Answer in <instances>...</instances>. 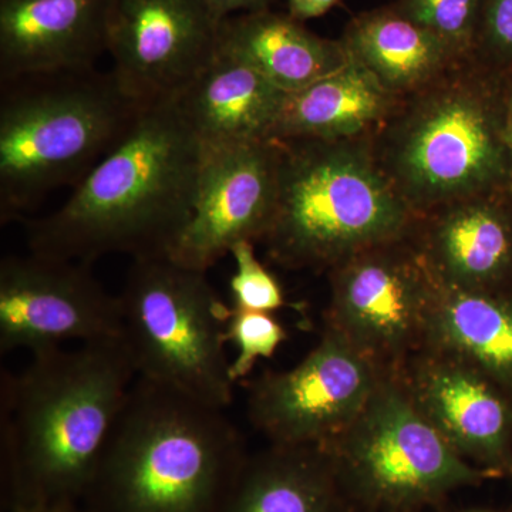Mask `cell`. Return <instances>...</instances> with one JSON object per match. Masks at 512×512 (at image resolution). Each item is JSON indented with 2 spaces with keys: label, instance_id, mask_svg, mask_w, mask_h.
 I'll return each mask as SVG.
<instances>
[{
  "label": "cell",
  "instance_id": "cell-18",
  "mask_svg": "<svg viewBox=\"0 0 512 512\" xmlns=\"http://www.w3.org/2000/svg\"><path fill=\"white\" fill-rule=\"evenodd\" d=\"M218 52L248 64L288 94L335 73L349 60L340 40L320 37L289 13L271 9L222 20Z\"/></svg>",
  "mask_w": 512,
  "mask_h": 512
},
{
  "label": "cell",
  "instance_id": "cell-10",
  "mask_svg": "<svg viewBox=\"0 0 512 512\" xmlns=\"http://www.w3.org/2000/svg\"><path fill=\"white\" fill-rule=\"evenodd\" d=\"M384 373L335 330L293 369L247 383L249 423L269 444L325 448L365 409Z\"/></svg>",
  "mask_w": 512,
  "mask_h": 512
},
{
  "label": "cell",
  "instance_id": "cell-22",
  "mask_svg": "<svg viewBox=\"0 0 512 512\" xmlns=\"http://www.w3.org/2000/svg\"><path fill=\"white\" fill-rule=\"evenodd\" d=\"M436 282L424 348L457 357L512 390V295Z\"/></svg>",
  "mask_w": 512,
  "mask_h": 512
},
{
  "label": "cell",
  "instance_id": "cell-17",
  "mask_svg": "<svg viewBox=\"0 0 512 512\" xmlns=\"http://www.w3.org/2000/svg\"><path fill=\"white\" fill-rule=\"evenodd\" d=\"M286 97L248 64L218 52L175 101L201 144L218 146L274 141Z\"/></svg>",
  "mask_w": 512,
  "mask_h": 512
},
{
  "label": "cell",
  "instance_id": "cell-27",
  "mask_svg": "<svg viewBox=\"0 0 512 512\" xmlns=\"http://www.w3.org/2000/svg\"><path fill=\"white\" fill-rule=\"evenodd\" d=\"M275 0H208L211 9L217 18L221 20L231 18L234 13L259 12L271 8Z\"/></svg>",
  "mask_w": 512,
  "mask_h": 512
},
{
  "label": "cell",
  "instance_id": "cell-8",
  "mask_svg": "<svg viewBox=\"0 0 512 512\" xmlns=\"http://www.w3.org/2000/svg\"><path fill=\"white\" fill-rule=\"evenodd\" d=\"M325 450L359 511L423 512L453 491L497 478L456 453L394 375L383 376L362 413Z\"/></svg>",
  "mask_w": 512,
  "mask_h": 512
},
{
  "label": "cell",
  "instance_id": "cell-2",
  "mask_svg": "<svg viewBox=\"0 0 512 512\" xmlns=\"http://www.w3.org/2000/svg\"><path fill=\"white\" fill-rule=\"evenodd\" d=\"M201 158L177 101L144 107L62 207L23 221L29 252L89 265L170 256L194 211Z\"/></svg>",
  "mask_w": 512,
  "mask_h": 512
},
{
  "label": "cell",
  "instance_id": "cell-20",
  "mask_svg": "<svg viewBox=\"0 0 512 512\" xmlns=\"http://www.w3.org/2000/svg\"><path fill=\"white\" fill-rule=\"evenodd\" d=\"M339 40L349 59L362 64L400 99L466 59L393 5L359 13Z\"/></svg>",
  "mask_w": 512,
  "mask_h": 512
},
{
  "label": "cell",
  "instance_id": "cell-23",
  "mask_svg": "<svg viewBox=\"0 0 512 512\" xmlns=\"http://www.w3.org/2000/svg\"><path fill=\"white\" fill-rule=\"evenodd\" d=\"M394 8L471 57L476 47L484 0H396Z\"/></svg>",
  "mask_w": 512,
  "mask_h": 512
},
{
  "label": "cell",
  "instance_id": "cell-12",
  "mask_svg": "<svg viewBox=\"0 0 512 512\" xmlns=\"http://www.w3.org/2000/svg\"><path fill=\"white\" fill-rule=\"evenodd\" d=\"M221 23L208 0H114L107 53L120 89L141 106L177 100L217 56Z\"/></svg>",
  "mask_w": 512,
  "mask_h": 512
},
{
  "label": "cell",
  "instance_id": "cell-3",
  "mask_svg": "<svg viewBox=\"0 0 512 512\" xmlns=\"http://www.w3.org/2000/svg\"><path fill=\"white\" fill-rule=\"evenodd\" d=\"M248 457L225 409L137 376L80 508L222 512Z\"/></svg>",
  "mask_w": 512,
  "mask_h": 512
},
{
  "label": "cell",
  "instance_id": "cell-9",
  "mask_svg": "<svg viewBox=\"0 0 512 512\" xmlns=\"http://www.w3.org/2000/svg\"><path fill=\"white\" fill-rule=\"evenodd\" d=\"M326 328L387 375L424 348L437 282L409 237L350 256L329 271Z\"/></svg>",
  "mask_w": 512,
  "mask_h": 512
},
{
  "label": "cell",
  "instance_id": "cell-21",
  "mask_svg": "<svg viewBox=\"0 0 512 512\" xmlns=\"http://www.w3.org/2000/svg\"><path fill=\"white\" fill-rule=\"evenodd\" d=\"M328 451L275 446L249 454L222 512H356Z\"/></svg>",
  "mask_w": 512,
  "mask_h": 512
},
{
  "label": "cell",
  "instance_id": "cell-11",
  "mask_svg": "<svg viewBox=\"0 0 512 512\" xmlns=\"http://www.w3.org/2000/svg\"><path fill=\"white\" fill-rule=\"evenodd\" d=\"M89 264L32 254L0 262V353L60 348L64 342L123 338L120 295Z\"/></svg>",
  "mask_w": 512,
  "mask_h": 512
},
{
  "label": "cell",
  "instance_id": "cell-24",
  "mask_svg": "<svg viewBox=\"0 0 512 512\" xmlns=\"http://www.w3.org/2000/svg\"><path fill=\"white\" fill-rule=\"evenodd\" d=\"M225 339L234 343L238 355L231 362L235 384L244 383L258 360L271 359L288 339L286 329L272 313L231 309L225 328Z\"/></svg>",
  "mask_w": 512,
  "mask_h": 512
},
{
  "label": "cell",
  "instance_id": "cell-15",
  "mask_svg": "<svg viewBox=\"0 0 512 512\" xmlns=\"http://www.w3.org/2000/svg\"><path fill=\"white\" fill-rule=\"evenodd\" d=\"M114 0H0V82L96 69Z\"/></svg>",
  "mask_w": 512,
  "mask_h": 512
},
{
  "label": "cell",
  "instance_id": "cell-19",
  "mask_svg": "<svg viewBox=\"0 0 512 512\" xmlns=\"http://www.w3.org/2000/svg\"><path fill=\"white\" fill-rule=\"evenodd\" d=\"M400 101L362 64L349 59L335 73L288 94L272 140L372 137Z\"/></svg>",
  "mask_w": 512,
  "mask_h": 512
},
{
  "label": "cell",
  "instance_id": "cell-30",
  "mask_svg": "<svg viewBox=\"0 0 512 512\" xmlns=\"http://www.w3.org/2000/svg\"><path fill=\"white\" fill-rule=\"evenodd\" d=\"M67 512H86V511H83L82 508H79V510H73V511H67Z\"/></svg>",
  "mask_w": 512,
  "mask_h": 512
},
{
  "label": "cell",
  "instance_id": "cell-6",
  "mask_svg": "<svg viewBox=\"0 0 512 512\" xmlns=\"http://www.w3.org/2000/svg\"><path fill=\"white\" fill-rule=\"evenodd\" d=\"M146 106L113 72L33 74L2 82L0 222L25 221L47 194L77 187L134 126Z\"/></svg>",
  "mask_w": 512,
  "mask_h": 512
},
{
  "label": "cell",
  "instance_id": "cell-16",
  "mask_svg": "<svg viewBox=\"0 0 512 512\" xmlns=\"http://www.w3.org/2000/svg\"><path fill=\"white\" fill-rule=\"evenodd\" d=\"M417 247L440 284L503 291L512 279V192H487L420 218Z\"/></svg>",
  "mask_w": 512,
  "mask_h": 512
},
{
  "label": "cell",
  "instance_id": "cell-1",
  "mask_svg": "<svg viewBox=\"0 0 512 512\" xmlns=\"http://www.w3.org/2000/svg\"><path fill=\"white\" fill-rule=\"evenodd\" d=\"M137 370L123 338L46 349L0 377L6 512L82 507Z\"/></svg>",
  "mask_w": 512,
  "mask_h": 512
},
{
  "label": "cell",
  "instance_id": "cell-4",
  "mask_svg": "<svg viewBox=\"0 0 512 512\" xmlns=\"http://www.w3.org/2000/svg\"><path fill=\"white\" fill-rule=\"evenodd\" d=\"M510 79L466 57L404 97L373 134L377 163L417 217L474 195L511 191Z\"/></svg>",
  "mask_w": 512,
  "mask_h": 512
},
{
  "label": "cell",
  "instance_id": "cell-5",
  "mask_svg": "<svg viewBox=\"0 0 512 512\" xmlns=\"http://www.w3.org/2000/svg\"><path fill=\"white\" fill-rule=\"evenodd\" d=\"M278 143L274 217L261 241L275 264L329 272L416 231L420 217L377 163L372 137Z\"/></svg>",
  "mask_w": 512,
  "mask_h": 512
},
{
  "label": "cell",
  "instance_id": "cell-28",
  "mask_svg": "<svg viewBox=\"0 0 512 512\" xmlns=\"http://www.w3.org/2000/svg\"><path fill=\"white\" fill-rule=\"evenodd\" d=\"M288 2L289 15L299 22L320 18L326 15L330 9L335 8L340 0H286Z\"/></svg>",
  "mask_w": 512,
  "mask_h": 512
},
{
  "label": "cell",
  "instance_id": "cell-7",
  "mask_svg": "<svg viewBox=\"0 0 512 512\" xmlns=\"http://www.w3.org/2000/svg\"><path fill=\"white\" fill-rule=\"evenodd\" d=\"M123 340L138 377L164 384L210 406L234 402L225 328L232 306L207 272L170 256L137 259L120 293Z\"/></svg>",
  "mask_w": 512,
  "mask_h": 512
},
{
  "label": "cell",
  "instance_id": "cell-13",
  "mask_svg": "<svg viewBox=\"0 0 512 512\" xmlns=\"http://www.w3.org/2000/svg\"><path fill=\"white\" fill-rule=\"evenodd\" d=\"M279 143L202 144L194 211L170 258L207 272L238 242L262 241L274 217Z\"/></svg>",
  "mask_w": 512,
  "mask_h": 512
},
{
  "label": "cell",
  "instance_id": "cell-14",
  "mask_svg": "<svg viewBox=\"0 0 512 512\" xmlns=\"http://www.w3.org/2000/svg\"><path fill=\"white\" fill-rule=\"evenodd\" d=\"M431 426L468 463L512 476V412L503 389L473 366L423 348L394 373Z\"/></svg>",
  "mask_w": 512,
  "mask_h": 512
},
{
  "label": "cell",
  "instance_id": "cell-31",
  "mask_svg": "<svg viewBox=\"0 0 512 512\" xmlns=\"http://www.w3.org/2000/svg\"><path fill=\"white\" fill-rule=\"evenodd\" d=\"M356 512H367V511H356Z\"/></svg>",
  "mask_w": 512,
  "mask_h": 512
},
{
  "label": "cell",
  "instance_id": "cell-29",
  "mask_svg": "<svg viewBox=\"0 0 512 512\" xmlns=\"http://www.w3.org/2000/svg\"><path fill=\"white\" fill-rule=\"evenodd\" d=\"M507 144L510 150L511 164H512V77L510 79V86H508L507 97ZM512 192V181H511Z\"/></svg>",
  "mask_w": 512,
  "mask_h": 512
},
{
  "label": "cell",
  "instance_id": "cell-25",
  "mask_svg": "<svg viewBox=\"0 0 512 512\" xmlns=\"http://www.w3.org/2000/svg\"><path fill=\"white\" fill-rule=\"evenodd\" d=\"M235 274L229 282L234 305L242 311L274 313L285 306V295L278 279L256 258L255 242L234 245Z\"/></svg>",
  "mask_w": 512,
  "mask_h": 512
},
{
  "label": "cell",
  "instance_id": "cell-26",
  "mask_svg": "<svg viewBox=\"0 0 512 512\" xmlns=\"http://www.w3.org/2000/svg\"><path fill=\"white\" fill-rule=\"evenodd\" d=\"M473 57L488 69L512 77V0H484Z\"/></svg>",
  "mask_w": 512,
  "mask_h": 512
}]
</instances>
